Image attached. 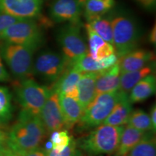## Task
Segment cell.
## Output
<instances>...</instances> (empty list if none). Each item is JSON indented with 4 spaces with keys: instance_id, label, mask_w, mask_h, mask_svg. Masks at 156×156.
<instances>
[{
    "instance_id": "8d00e7d4",
    "label": "cell",
    "mask_w": 156,
    "mask_h": 156,
    "mask_svg": "<svg viewBox=\"0 0 156 156\" xmlns=\"http://www.w3.org/2000/svg\"><path fill=\"white\" fill-rule=\"evenodd\" d=\"M0 156H19L17 154L10 149L8 146H6L0 153Z\"/></svg>"
},
{
    "instance_id": "6da1fadb",
    "label": "cell",
    "mask_w": 156,
    "mask_h": 156,
    "mask_svg": "<svg viewBox=\"0 0 156 156\" xmlns=\"http://www.w3.org/2000/svg\"><path fill=\"white\" fill-rule=\"evenodd\" d=\"M46 134L40 116L22 109L7 133V146L18 155L40 147Z\"/></svg>"
},
{
    "instance_id": "7a4b0ae2",
    "label": "cell",
    "mask_w": 156,
    "mask_h": 156,
    "mask_svg": "<svg viewBox=\"0 0 156 156\" xmlns=\"http://www.w3.org/2000/svg\"><path fill=\"white\" fill-rule=\"evenodd\" d=\"M124 128V126L102 124L77 140V146L88 156L115 153L119 145Z\"/></svg>"
},
{
    "instance_id": "4dcf8cb0",
    "label": "cell",
    "mask_w": 156,
    "mask_h": 156,
    "mask_svg": "<svg viewBox=\"0 0 156 156\" xmlns=\"http://www.w3.org/2000/svg\"><path fill=\"white\" fill-rule=\"evenodd\" d=\"M20 20L23 19L17 18V17L10 16L8 15L0 14V34L3 32L6 28H8L9 25Z\"/></svg>"
},
{
    "instance_id": "d590c367",
    "label": "cell",
    "mask_w": 156,
    "mask_h": 156,
    "mask_svg": "<svg viewBox=\"0 0 156 156\" xmlns=\"http://www.w3.org/2000/svg\"><path fill=\"white\" fill-rule=\"evenodd\" d=\"M155 117H156V106H155V105H153L151 109L150 118H151L152 125H153V130L155 132V129H156V118Z\"/></svg>"
},
{
    "instance_id": "2e32d148",
    "label": "cell",
    "mask_w": 156,
    "mask_h": 156,
    "mask_svg": "<svg viewBox=\"0 0 156 156\" xmlns=\"http://www.w3.org/2000/svg\"><path fill=\"white\" fill-rule=\"evenodd\" d=\"M88 41V53L95 60H100L115 54V48L112 44L105 41L93 30L88 23L85 25Z\"/></svg>"
},
{
    "instance_id": "5b68a950",
    "label": "cell",
    "mask_w": 156,
    "mask_h": 156,
    "mask_svg": "<svg viewBox=\"0 0 156 156\" xmlns=\"http://www.w3.org/2000/svg\"><path fill=\"white\" fill-rule=\"evenodd\" d=\"M0 40L36 50L44 43V33L35 20H20L0 34Z\"/></svg>"
},
{
    "instance_id": "d4e9b609",
    "label": "cell",
    "mask_w": 156,
    "mask_h": 156,
    "mask_svg": "<svg viewBox=\"0 0 156 156\" xmlns=\"http://www.w3.org/2000/svg\"><path fill=\"white\" fill-rule=\"evenodd\" d=\"M98 35H99L105 41L114 46L113 41V29L111 20L106 17H97L87 23Z\"/></svg>"
},
{
    "instance_id": "4fadbf2b",
    "label": "cell",
    "mask_w": 156,
    "mask_h": 156,
    "mask_svg": "<svg viewBox=\"0 0 156 156\" xmlns=\"http://www.w3.org/2000/svg\"><path fill=\"white\" fill-rule=\"evenodd\" d=\"M155 61V55L151 51L136 48L119 58L120 73L134 71Z\"/></svg>"
},
{
    "instance_id": "83f0119b",
    "label": "cell",
    "mask_w": 156,
    "mask_h": 156,
    "mask_svg": "<svg viewBox=\"0 0 156 156\" xmlns=\"http://www.w3.org/2000/svg\"><path fill=\"white\" fill-rule=\"evenodd\" d=\"M126 156H156V143L153 136L138 142L130 150Z\"/></svg>"
},
{
    "instance_id": "44dd1931",
    "label": "cell",
    "mask_w": 156,
    "mask_h": 156,
    "mask_svg": "<svg viewBox=\"0 0 156 156\" xmlns=\"http://www.w3.org/2000/svg\"><path fill=\"white\" fill-rule=\"evenodd\" d=\"M155 90L156 78L153 73L142 78L132 87L129 99L132 103L142 102L155 94Z\"/></svg>"
},
{
    "instance_id": "836d02e7",
    "label": "cell",
    "mask_w": 156,
    "mask_h": 156,
    "mask_svg": "<svg viewBox=\"0 0 156 156\" xmlns=\"http://www.w3.org/2000/svg\"><path fill=\"white\" fill-rule=\"evenodd\" d=\"M0 124V153L6 146H7V133Z\"/></svg>"
},
{
    "instance_id": "9c48e42d",
    "label": "cell",
    "mask_w": 156,
    "mask_h": 156,
    "mask_svg": "<svg viewBox=\"0 0 156 156\" xmlns=\"http://www.w3.org/2000/svg\"><path fill=\"white\" fill-rule=\"evenodd\" d=\"M68 67V62L62 54L45 51L37 56L34 63L33 73L46 83L54 84Z\"/></svg>"
},
{
    "instance_id": "74e56055",
    "label": "cell",
    "mask_w": 156,
    "mask_h": 156,
    "mask_svg": "<svg viewBox=\"0 0 156 156\" xmlns=\"http://www.w3.org/2000/svg\"><path fill=\"white\" fill-rule=\"evenodd\" d=\"M148 39H149L150 43H151L152 44L155 45V44H156V27H155V24L154 25L153 28L151 29V32H150L149 38H148Z\"/></svg>"
},
{
    "instance_id": "e575fe53",
    "label": "cell",
    "mask_w": 156,
    "mask_h": 156,
    "mask_svg": "<svg viewBox=\"0 0 156 156\" xmlns=\"http://www.w3.org/2000/svg\"><path fill=\"white\" fill-rule=\"evenodd\" d=\"M9 80V75L6 70L5 66L0 57V82H6Z\"/></svg>"
},
{
    "instance_id": "30bf717a",
    "label": "cell",
    "mask_w": 156,
    "mask_h": 156,
    "mask_svg": "<svg viewBox=\"0 0 156 156\" xmlns=\"http://www.w3.org/2000/svg\"><path fill=\"white\" fill-rule=\"evenodd\" d=\"M39 116L47 134L54 131L66 129L58 100V93L52 86L50 87L49 95L41 111Z\"/></svg>"
},
{
    "instance_id": "7c38bea8",
    "label": "cell",
    "mask_w": 156,
    "mask_h": 156,
    "mask_svg": "<svg viewBox=\"0 0 156 156\" xmlns=\"http://www.w3.org/2000/svg\"><path fill=\"white\" fill-rule=\"evenodd\" d=\"M83 5L77 0H54L50 6V18L55 23L80 24Z\"/></svg>"
},
{
    "instance_id": "8992f818",
    "label": "cell",
    "mask_w": 156,
    "mask_h": 156,
    "mask_svg": "<svg viewBox=\"0 0 156 156\" xmlns=\"http://www.w3.org/2000/svg\"><path fill=\"white\" fill-rule=\"evenodd\" d=\"M35 51L28 46L5 43L1 46V55L13 75L23 80L32 75Z\"/></svg>"
},
{
    "instance_id": "e0dca14e",
    "label": "cell",
    "mask_w": 156,
    "mask_h": 156,
    "mask_svg": "<svg viewBox=\"0 0 156 156\" xmlns=\"http://www.w3.org/2000/svg\"><path fill=\"white\" fill-rule=\"evenodd\" d=\"M132 111V103L129 99L128 94L122 91L119 100L103 124L113 126H123L126 124Z\"/></svg>"
},
{
    "instance_id": "8fae6325",
    "label": "cell",
    "mask_w": 156,
    "mask_h": 156,
    "mask_svg": "<svg viewBox=\"0 0 156 156\" xmlns=\"http://www.w3.org/2000/svg\"><path fill=\"white\" fill-rule=\"evenodd\" d=\"M43 3L44 0H0V14L35 20L41 16Z\"/></svg>"
},
{
    "instance_id": "60d3db41",
    "label": "cell",
    "mask_w": 156,
    "mask_h": 156,
    "mask_svg": "<svg viewBox=\"0 0 156 156\" xmlns=\"http://www.w3.org/2000/svg\"><path fill=\"white\" fill-rule=\"evenodd\" d=\"M114 156H119V155H114Z\"/></svg>"
},
{
    "instance_id": "7402d4cb",
    "label": "cell",
    "mask_w": 156,
    "mask_h": 156,
    "mask_svg": "<svg viewBox=\"0 0 156 156\" xmlns=\"http://www.w3.org/2000/svg\"><path fill=\"white\" fill-rule=\"evenodd\" d=\"M155 67V64L154 61L140 69L121 74L119 90L128 94L131 91L132 87L140 80H141L142 78L153 73Z\"/></svg>"
},
{
    "instance_id": "cb8c5ba5",
    "label": "cell",
    "mask_w": 156,
    "mask_h": 156,
    "mask_svg": "<svg viewBox=\"0 0 156 156\" xmlns=\"http://www.w3.org/2000/svg\"><path fill=\"white\" fill-rule=\"evenodd\" d=\"M68 66L73 67L82 73H97L103 70L101 60L94 59L88 52L71 62Z\"/></svg>"
},
{
    "instance_id": "d6a6232c",
    "label": "cell",
    "mask_w": 156,
    "mask_h": 156,
    "mask_svg": "<svg viewBox=\"0 0 156 156\" xmlns=\"http://www.w3.org/2000/svg\"><path fill=\"white\" fill-rule=\"evenodd\" d=\"M139 5L146 10L153 11L156 6V0H135Z\"/></svg>"
},
{
    "instance_id": "484cf974",
    "label": "cell",
    "mask_w": 156,
    "mask_h": 156,
    "mask_svg": "<svg viewBox=\"0 0 156 156\" xmlns=\"http://www.w3.org/2000/svg\"><path fill=\"white\" fill-rule=\"evenodd\" d=\"M127 125L143 132H154L150 115L142 109L132 111L127 122Z\"/></svg>"
},
{
    "instance_id": "d6986e66",
    "label": "cell",
    "mask_w": 156,
    "mask_h": 156,
    "mask_svg": "<svg viewBox=\"0 0 156 156\" xmlns=\"http://www.w3.org/2000/svg\"><path fill=\"white\" fill-rule=\"evenodd\" d=\"M153 132H143L127 125L123 130L116 155L126 156L130 150L138 142L146 138L153 136Z\"/></svg>"
},
{
    "instance_id": "f546056e",
    "label": "cell",
    "mask_w": 156,
    "mask_h": 156,
    "mask_svg": "<svg viewBox=\"0 0 156 156\" xmlns=\"http://www.w3.org/2000/svg\"><path fill=\"white\" fill-rule=\"evenodd\" d=\"M77 148V141L72 138L71 141L67 147L61 151H56L54 149H51L46 151V156H72Z\"/></svg>"
},
{
    "instance_id": "9a60e30c",
    "label": "cell",
    "mask_w": 156,
    "mask_h": 156,
    "mask_svg": "<svg viewBox=\"0 0 156 156\" xmlns=\"http://www.w3.org/2000/svg\"><path fill=\"white\" fill-rule=\"evenodd\" d=\"M58 100L65 123L66 129L72 128L81 119L84 109L75 98L58 93Z\"/></svg>"
},
{
    "instance_id": "5bb4252c",
    "label": "cell",
    "mask_w": 156,
    "mask_h": 156,
    "mask_svg": "<svg viewBox=\"0 0 156 156\" xmlns=\"http://www.w3.org/2000/svg\"><path fill=\"white\" fill-rule=\"evenodd\" d=\"M120 75L119 62L108 69L97 72L95 81L96 95L118 90L119 88Z\"/></svg>"
},
{
    "instance_id": "4316f807",
    "label": "cell",
    "mask_w": 156,
    "mask_h": 156,
    "mask_svg": "<svg viewBox=\"0 0 156 156\" xmlns=\"http://www.w3.org/2000/svg\"><path fill=\"white\" fill-rule=\"evenodd\" d=\"M12 95L5 87L0 86V124H7L12 117Z\"/></svg>"
},
{
    "instance_id": "f35d334b",
    "label": "cell",
    "mask_w": 156,
    "mask_h": 156,
    "mask_svg": "<svg viewBox=\"0 0 156 156\" xmlns=\"http://www.w3.org/2000/svg\"><path fill=\"white\" fill-rule=\"evenodd\" d=\"M72 156H85V155H84L83 152L80 149H77L76 148L75 152H74V153Z\"/></svg>"
},
{
    "instance_id": "52a82bcc",
    "label": "cell",
    "mask_w": 156,
    "mask_h": 156,
    "mask_svg": "<svg viewBox=\"0 0 156 156\" xmlns=\"http://www.w3.org/2000/svg\"><path fill=\"white\" fill-rule=\"evenodd\" d=\"M15 92L22 109L39 116L49 95L50 87L41 85L30 78H26L15 87Z\"/></svg>"
},
{
    "instance_id": "ffe728a7",
    "label": "cell",
    "mask_w": 156,
    "mask_h": 156,
    "mask_svg": "<svg viewBox=\"0 0 156 156\" xmlns=\"http://www.w3.org/2000/svg\"><path fill=\"white\" fill-rule=\"evenodd\" d=\"M97 73H85L82 74L77 85V100L83 108L85 109L92 102L96 95L95 81Z\"/></svg>"
},
{
    "instance_id": "1f68e13d",
    "label": "cell",
    "mask_w": 156,
    "mask_h": 156,
    "mask_svg": "<svg viewBox=\"0 0 156 156\" xmlns=\"http://www.w3.org/2000/svg\"><path fill=\"white\" fill-rule=\"evenodd\" d=\"M19 156H46V151L44 148L38 147L31 151L18 154Z\"/></svg>"
},
{
    "instance_id": "603a6c76",
    "label": "cell",
    "mask_w": 156,
    "mask_h": 156,
    "mask_svg": "<svg viewBox=\"0 0 156 156\" xmlns=\"http://www.w3.org/2000/svg\"><path fill=\"white\" fill-rule=\"evenodd\" d=\"M115 6V0H86L83 3V15L87 23L103 17Z\"/></svg>"
},
{
    "instance_id": "ab89813d",
    "label": "cell",
    "mask_w": 156,
    "mask_h": 156,
    "mask_svg": "<svg viewBox=\"0 0 156 156\" xmlns=\"http://www.w3.org/2000/svg\"><path fill=\"white\" fill-rule=\"evenodd\" d=\"M77 1H78V2H80L82 3V4H83V3L85 2L86 1V0H77Z\"/></svg>"
},
{
    "instance_id": "ac0fdd59",
    "label": "cell",
    "mask_w": 156,
    "mask_h": 156,
    "mask_svg": "<svg viewBox=\"0 0 156 156\" xmlns=\"http://www.w3.org/2000/svg\"><path fill=\"white\" fill-rule=\"evenodd\" d=\"M82 73L73 67L68 66L64 73L62 74L56 83L52 84L51 86L58 93L72 96L77 99V85Z\"/></svg>"
},
{
    "instance_id": "277c9868",
    "label": "cell",
    "mask_w": 156,
    "mask_h": 156,
    "mask_svg": "<svg viewBox=\"0 0 156 156\" xmlns=\"http://www.w3.org/2000/svg\"><path fill=\"white\" fill-rule=\"evenodd\" d=\"M122 91L103 93L97 94L87 108L80 120L79 126L80 130H87L101 125L108 117L113 108L119 100Z\"/></svg>"
},
{
    "instance_id": "3957f363",
    "label": "cell",
    "mask_w": 156,
    "mask_h": 156,
    "mask_svg": "<svg viewBox=\"0 0 156 156\" xmlns=\"http://www.w3.org/2000/svg\"><path fill=\"white\" fill-rule=\"evenodd\" d=\"M115 53L119 58L137 48L141 30L133 17L118 14L111 18Z\"/></svg>"
},
{
    "instance_id": "ba28073f",
    "label": "cell",
    "mask_w": 156,
    "mask_h": 156,
    "mask_svg": "<svg viewBox=\"0 0 156 156\" xmlns=\"http://www.w3.org/2000/svg\"><path fill=\"white\" fill-rule=\"evenodd\" d=\"M80 24L68 23L59 29L56 39L68 65L88 52L80 31Z\"/></svg>"
},
{
    "instance_id": "f1b7e54d",
    "label": "cell",
    "mask_w": 156,
    "mask_h": 156,
    "mask_svg": "<svg viewBox=\"0 0 156 156\" xmlns=\"http://www.w3.org/2000/svg\"><path fill=\"white\" fill-rule=\"evenodd\" d=\"M50 141L52 143V149L56 151L64 150L71 141L73 136H70L67 129L58 130L51 132Z\"/></svg>"
}]
</instances>
